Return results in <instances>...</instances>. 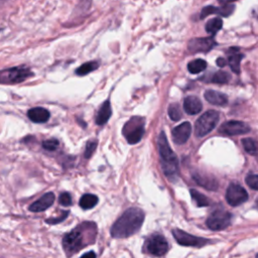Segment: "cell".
Returning <instances> with one entry per match:
<instances>
[{"label":"cell","mask_w":258,"mask_h":258,"mask_svg":"<svg viewBox=\"0 0 258 258\" xmlns=\"http://www.w3.org/2000/svg\"><path fill=\"white\" fill-rule=\"evenodd\" d=\"M194 179L199 185L203 186L204 188L208 189V190L213 191V190H217V188H218V183L214 179H209L207 177H204L201 175H195Z\"/></svg>","instance_id":"cell-22"},{"label":"cell","mask_w":258,"mask_h":258,"mask_svg":"<svg viewBox=\"0 0 258 258\" xmlns=\"http://www.w3.org/2000/svg\"><path fill=\"white\" fill-rule=\"evenodd\" d=\"M81 258H96V254H95V252L90 251V252H87V253L83 254L81 256Z\"/></svg>","instance_id":"cell-35"},{"label":"cell","mask_w":258,"mask_h":258,"mask_svg":"<svg viewBox=\"0 0 258 258\" xmlns=\"http://www.w3.org/2000/svg\"><path fill=\"white\" fill-rule=\"evenodd\" d=\"M207 68V63L202 59H197L188 64V70L192 74H199Z\"/></svg>","instance_id":"cell-25"},{"label":"cell","mask_w":258,"mask_h":258,"mask_svg":"<svg viewBox=\"0 0 258 258\" xmlns=\"http://www.w3.org/2000/svg\"><path fill=\"white\" fill-rule=\"evenodd\" d=\"M144 248L147 253L153 256H163L169 250V243L167 239L161 234H152L145 240Z\"/></svg>","instance_id":"cell-7"},{"label":"cell","mask_w":258,"mask_h":258,"mask_svg":"<svg viewBox=\"0 0 258 258\" xmlns=\"http://www.w3.org/2000/svg\"><path fill=\"white\" fill-rule=\"evenodd\" d=\"M216 45V41L211 37H200V38H193L189 41L188 48L191 53H208L214 46Z\"/></svg>","instance_id":"cell-11"},{"label":"cell","mask_w":258,"mask_h":258,"mask_svg":"<svg viewBox=\"0 0 258 258\" xmlns=\"http://www.w3.org/2000/svg\"><path fill=\"white\" fill-rule=\"evenodd\" d=\"M220 133L223 135L228 136H234V135H240L245 134L250 131V127L241 121H227L221 125L219 128Z\"/></svg>","instance_id":"cell-12"},{"label":"cell","mask_w":258,"mask_h":258,"mask_svg":"<svg viewBox=\"0 0 258 258\" xmlns=\"http://www.w3.org/2000/svg\"><path fill=\"white\" fill-rule=\"evenodd\" d=\"M226 64H227V61H226L225 59H223V58H219V59L217 60V65H218L220 68L225 67Z\"/></svg>","instance_id":"cell-36"},{"label":"cell","mask_w":258,"mask_h":258,"mask_svg":"<svg viewBox=\"0 0 258 258\" xmlns=\"http://www.w3.org/2000/svg\"><path fill=\"white\" fill-rule=\"evenodd\" d=\"M219 113L211 110L204 113L196 122L195 133L198 137H204L209 134L219 122Z\"/></svg>","instance_id":"cell-5"},{"label":"cell","mask_w":258,"mask_h":258,"mask_svg":"<svg viewBox=\"0 0 258 258\" xmlns=\"http://www.w3.org/2000/svg\"><path fill=\"white\" fill-rule=\"evenodd\" d=\"M192 133V125L190 122H184L172 131V137L175 143L184 144L188 141Z\"/></svg>","instance_id":"cell-13"},{"label":"cell","mask_w":258,"mask_h":258,"mask_svg":"<svg viewBox=\"0 0 258 258\" xmlns=\"http://www.w3.org/2000/svg\"><path fill=\"white\" fill-rule=\"evenodd\" d=\"M190 193H191L192 199L196 202V204L199 206V207H207V206L210 205V200L206 196L199 193L198 191L191 190Z\"/></svg>","instance_id":"cell-26"},{"label":"cell","mask_w":258,"mask_h":258,"mask_svg":"<svg viewBox=\"0 0 258 258\" xmlns=\"http://www.w3.org/2000/svg\"><path fill=\"white\" fill-rule=\"evenodd\" d=\"M32 75L33 74L29 70V68H26L24 66L15 67L3 70L0 73V82L2 84H17L25 81Z\"/></svg>","instance_id":"cell-6"},{"label":"cell","mask_w":258,"mask_h":258,"mask_svg":"<svg viewBox=\"0 0 258 258\" xmlns=\"http://www.w3.org/2000/svg\"><path fill=\"white\" fill-rule=\"evenodd\" d=\"M97 147V141L92 140V141H88L87 145H86V150H85V158L86 159H90L92 157V154L95 152V149Z\"/></svg>","instance_id":"cell-32"},{"label":"cell","mask_w":258,"mask_h":258,"mask_svg":"<svg viewBox=\"0 0 258 258\" xmlns=\"http://www.w3.org/2000/svg\"><path fill=\"white\" fill-rule=\"evenodd\" d=\"M59 202L62 206H65V207H69V206L72 205V197L69 193H63L59 197Z\"/></svg>","instance_id":"cell-33"},{"label":"cell","mask_w":258,"mask_h":258,"mask_svg":"<svg viewBox=\"0 0 258 258\" xmlns=\"http://www.w3.org/2000/svg\"><path fill=\"white\" fill-rule=\"evenodd\" d=\"M242 145L244 150L250 156H257L258 154V142L253 138L242 139Z\"/></svg>","instance_id":"cell-23"},{"label":"cell","mask_w":258,"mask_h":258,"mask_svg":"<svg viewBox=\"0 0 258 258\" xmlns=\"http://www.w3.org/2000/svg\"><path fill=\"white\" fill-rule=\"evenodd\" d=\"M158 145L164 174L167 176L169 180L175 182L178 180L180 175L179 162L177 156L168 142V138L165 132H162L160 134L158 139Z\"/></svg>","instance_id":"cell-3"},{"label":"cell","mask_w":258,"mask_h":258,"mask_svg":"<svg viewBox=\"0 0 258 258\" xmlns=\"http://www.w3.org/2000/svg\"><path fill=\"white\" fill-rule=\"evenodd\" d=\"M97 235V227L95 223L85 222L80 224L63 239V247L66 254L70 257L82 248L94 243Z\"/></svg>","instance_id":"cell-1"},{"label":"cell","mask_w":258,"mask_h":258,"mask_svg":"<svg viewBox=\"0 0 258 258\" xmlns=\"http://www.w3.org/2000/svg\"><path fill=\"white\" fill-rule=\"evenodd\" d=\"M173 235L176 241L182 246H191V247H202L207 244L209 240L193 236L181 229H174Z\"/></svg>","instance_id":"cell-10"},{"label":"cell","mask_w":258,"mask_h":258,"mask_svg":"<svg viewBox=\"0 0 258 258\" xmlns=\"http://www.w3.org/2000/svg\"><path fill=\"white\" fill-rule=\"evenodd\" d=\"M235 6L233 4H224L221 7L206 6L201 11V18L207 17L210 14H220L222 16H229L234 11Z\"/></svg>","instance_id":"cell-15"},{"label":"cell","mask_w":258,"mask_h":258,"mask_svg":"<svg viewBox=\"0 0 258 258\" xmlns=\"http://www.w3.org/2000/svg\"><path fill=\"white\" fill-rule=\"evenodd\" d=\"M144 221V213L138 208L126 210L113 224L111 236L113 238H127L134 235L141 228Z\"/></svg>","instance_id":"cell-2"},{"label":"cell","mask_w":258,"mask_h":258,"mask_svg":"<svg viewBox=\"0 0 258 258\" xmlns=\"http://www.w3.org/2000/svg\"><path fill=\"white\" fill-rule=\"evenodd\" d=\"M245 182L250 189L258 191V175H248Z\"/></svg>","instance_id":"cell-31"},{"label":"cell","mask_w":258,"mask_h":258,"mask_svg":"<svg viewBox=\"0 0 258 258\" xmlns=\"http://www.w3.org/2000/svg\"><path fill=\"white\" fill-rule=\"evenodd\" d=\"M145 120L140 116H133L123 126L122 133L129 144H135L141 140L144 134Z\"/></svg>","instance_id":"cell-4"},{"label":"cell","mask_w":258,"mask_h":258,"mask_svg":"<svg viewBox=\"0 0 258 258\" xmlns=\"http://www.w3.org/2000/svg\"><path fill=\"white\" fill-rule=\"evenodd\" d=\"M218 1L222 4H228V3H231L233 1H236V0H218Z\"/></svg>","instance_id":"cell-37"},{"label":"cell","mask_w":258,"mask_h":258,"mask_svg":"<svg viewBox=\"0 0 258 258\" xmlns=\"http://www.w3.org/2000/svg\"><path fill=\"white\" fill-rule=\"evenodd\" d=\"M169 116L173 121H179L182 118L183 112H182V109L178 103H173V104L170 105Z\"/></svg>","instance_id":"cell-28"},{"label":"cell","mask_w":258,"mask_h":258,"mask_svg":"<svg viewBox=\"0 0 258 258\" xmlns=\"http://www.w3.org/2000/svg\"><path fill=\"white\" fill-rule=\"evenodd\" d=\"M227 55H228L227 62L230 68L234 73L238 74L240 72V64H241V60L243 59V55L239 53L238 48H230Z\"/></svg>","instance_id":"cell-20"},{"label":"cell","mask_w":258,"mask_h":258,"mask_svg":"<svg viewBox=\"0 0 258 258\" xmlns=\"http://www.w3.org/2000/svg\"><path fill=\"white\" fill-rule=\"evenodd\" d=\"M112 115V109L109 101H105L100 107L97 115H96V124L99 126L104 125L108 122Z\"/></svg>","instance_id":"cell-17"},{"label":"cell","mask_w":258,"mask_h":258,"mask_svg":"<svg viewBox=\"0 0 258 258\" xmlns=\"http://www.w3.org/2000/svg\"><path fill=\"white\" fill-rule=\"evenodd\" d=\"M59 140L56 139V138H50V139H47V140H44L42 142V147L46 150H49V151H54L56 150L58 147H59Z\"/></svg>","instance_id":"cell-30"},{"label":"cell","mask_w":258,"mask_h":258,"mask_svg":"<svg viewBox=\"0 0 258 258\" xmlns=\"http://www.w3.org/2000/svg\"><path fill=\"white\" fill-rule=\"evenodd\" d=\"M256 258H258V253H257V254H256Z\"/></svg>","instance_id":"cell-39"},{"label":"cell","mask_w":258,"mask_h":258,"mask_svg":"<svg viewBox=\"0 0 258 258\" xmlns=\"http://www.w3.org/2000/svg\"><path fill=\"white\" fill-rule=\"evenodd\" d=\"M248 193L242 186L235 183L229 185L226 192V200L232 207H237V206L242 205L248 200Z\"/></svg>","instance_id":"cell-9"},{"label":"cell","mask_w":258,"mask_h":258,"mask_svg":"<svg viewBox=\"0 0 258 258\" xmlns=\"http://www.w3.org/2000/svg\"><path fill=\"white\" fill-rule=\"evenodd\" d=\"M55 199L56 197L53 193H45L40 199H38L36 202L29 206V211L34 213L43 212L54 204Z\"/></svg>","instance_id":"cell-14"},{"label":"cell","mask_w":258,"mask_h":258,"mask_svg":"<svg viewBox=\"0 0 258 258\" xmlns=\"http://www.w3.org/2000/svg\"><path fill=\"white\" fill-rule=\"evenodd\" d=\"M205 99L216 106H224L228 103V97L225 94L214 90L206 91Z\"/></svg>","instance_id":"cell-18"},{"label":"cell","mask_w":258,"mask_h":258,"mask_svg":"<svg viewBox=\"0 0 258 258\" xmlns=\"http://www.w3.org/2000/svg\"><path fill=\"white\" fill-rule=\"evenodd\" d=\"M27 116L34 123H45L49 119V112L42 107H34L28 110Z\"/></svg>","instance_id":"cell-19"},{"label":"cell","mask_w":258,"mask_h":258,"mask_svg":"<svg viewBox=\"0 0 258 258\" xmlns=\"http://www.w3.org/2000/svg\"><path fill=\"white\" fill-rule=\"evenodd\" d=\"M98 67H99L98 62H96V61L88 62V63H85L84 65H82L81 67H79L76 71V74L79 76H85V75L95 71L96 69H98Z\"/></svg>","instance_id":"cell-27"},{"label":"cell","mask_w":258,"mask_h":258,"mask_svg":"<svg viewBox=\"0 0 258 258\" xmlns=\"http://www.w3.org/2000/svg\"><path fill=\"white\" fill-rule=\"evenodd\" d=\"M203 104L196 96H188L184 101V109L190 115H196L202 111Z\"/></svg>","instance_id":"cell-16"},{"label":"cell","mask_w":258,"mask_h":258,"mask_svg":"<svg viewBox=\"0 0 258 258\" xmlns=\"http://www.w3.org/2000/svg\"><path fill=\"white\" fill-rule=\"evenodd\" d=\"M230 81V75L224 71H219L212 76L211 82L216 84H227Z\"/></svg>","instance_id":"cell-29"},{"label":"cell","mask_w":258,"mask_h":258,"mask_svg":"<svg viewBox=\"0 0 258 258\" xmlns=\"http://www.w3.org/2000/svg\"><path fill=\"white\" fill-rule=\"evenodd\" d=\"M68 215H69V212H64V213L62 214V216L59 217L58 219H49V220H46L45 222L48 223V224H57V223H60V222H62L63 220H65Z\"/></svg>","instance_id":"cell-34"},{"label":"cell","mask_w":258,"mask_h":258,"mask_svg":"<svg viewBox=\"0 0 258 258\" xmlns=\"http://www.w3.org/2000/svg\"><path fill=\"white\" fill-rule=\"evenodd\" d=\"M98 204V197L93 194H85L80 199V207L84 210H90Z\"/></svg>","instance_id":"cell-21"},{"label":"cell","mask_w":258,"mask_h":258,"mask_svg":"<svg viewBox=\"0 0 258 258\" xmlns=\"http://www.w3.org/2000/svg\"><path fill=\"white\" fill-rule=\"evenodd\" d=\"M232 221V214L220 209L214 211L206 221L208 228L213 231H221L226 229Z\"/></svg>","instance_id":"cell-8"},{"label":"cell","mask_w":258,"mask_h":258,"mask_svg":"<svg viewBox=\"0 0 258 258\" xmlns=\"http://www.w3.org/2000/svg\"><path fill=\"white\" fill-rule=\"evenodd\" d=\"M255 208H256V209H258V200H257V202H256V205H255Z\"/></svg>","instance_id":"cell-38"},{"label":"cell","mask_w":258,"mask_h":258,"mask_svg":"<svg viewBox=\"0 0 258 258\" xmlns=\"http://www.w3.org/2000/svg\"><path fill=\"white\" fill-rule=\"evenodd\" d=\"M223 26V21L221 18L216 17L210 19L207 24H206V31L210 33L211 35H215Z\"/></svg>","instance_id":"cell-24"}]
</instances>
